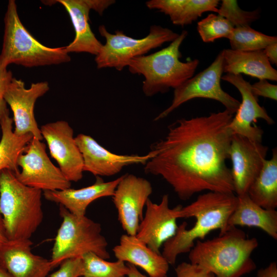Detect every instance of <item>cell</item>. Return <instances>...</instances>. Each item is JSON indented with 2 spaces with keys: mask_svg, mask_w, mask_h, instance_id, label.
<instances>
[{
  "mask_svg": "<svg viewBox=\"0 0 277 277\" xmlns=\"http://www.w3.org/2000/svg\"><path fill=\"white\" fill-rule=\"evenodd\" d=\"M70 17L75 31L73 41L65 46L68 53L85 52L96 55L103 44L92 31L89 23V12L93 10L92 0H57Z\"/></svg>",
  "mask_w": 277,
  "mask_h": 277,
  "instance_id": "cell-21",
  "label": "cell"
},
{
  "mask_svg": "<svg viewBox=\"0 0 277 277\" xmlns=\"http://www.w3.org/2000/svg\"><path fill=\"white\" fill-rule=\"evenodd\" d=\"M121 179L104 182L100 176H96L92 185L80 189L71 188L62 190L45 191L43 195L46 200L58 204L71 213L77 215H86L88 206L96 200L112 196Z\"/></svg>",
  "mask_w": 277,
  "mask_h": 277,
  "instance_id": "cell-20",
  "label": "cell"
},
{
  "mask_svg": "<svg viewBox=\"0 0 277 277\" xmlns=\"http://www.w3.org/2000/svg\"><path fill=\"white\" fill-rule=\"evenodd\" d=\"M12 73L0 63V121L3 115L8 110L4 98L6 88L13 78Z\"/></svg>",
  "mask_w": 277,
  "mask_h": 277,
  "instance_id": "cell-34",
  "label": "cell"
},
{
  "mask_svg": "<svg viewBox=\"0 0 277 277\" xmlns=\"http://www.w3.org/2000/svg\"><path fill=\"white\" fill-rule=\"evenodd\" d=\"M62 222L52 250L50 262L53 268L64 261L81 258L93 253L107 260L110 258L108 242L102 234L101 225L85 215L77 216L60 205Z\"/></svg>",
  "mask_w": 277,
  "mask_h": 277,
  "instance_id": "cell-7",
  "label": "cell"
},
{
  "mask_svg": "<svg viewBox=\"0 0 277 277\" xmlns=\"http://www.w3.org/2000/svg\"><path fill=\"white\" fill-rule=\"evenodd\" d=\"M82 277H126L128 272L127 263L120 261L110 262L93 253L82 257Z\"/></svg>",
  "mask_w": 277,
  "mask_h": 277,
  "instance_id": "cell-26",
  "label": "cell"
},
{
  "mask_svg": "<svg viewBox=\"0 0 277 277\" xmlns=\"http://www.w3.org/2000/svg\"><path fill=\"white\" fill-rule=\"evenodd\" d=\"M187 34V31L183 30L167 47L129 62L127 67L130 73L144 76L142 90L146 96L175 89L193 76L199 61L183 62L180 60V48Z\"/></svg>",
  "mask_w": 277,
  "mask_h": 277,
  "instance_id": "cell-5",
  "label": "cell"
},
{
  "mask_svg": "<svg viewBox=\"0 0 277 277\" xmlns=\"http://www.w3.org/2000/svg\"><path fill=\"white\" fill-rule=\"evenodd\" d=\"M30 239L9 240L0 247V265L12 277H47L50 260L32 252Z\"/></svg>",
  "mask_w": 277,
  "mask_h": 277,
  "instance_id": "cell-18",
  "label": "cell"
},
{
  "mask_svg": "<svg viewBox=\"0 0 277 277\" xmlns=\"http://www.w3.org/2000/svg\"><path fill=\"white\" fill-rule=\"evenodd\" d=\"M223 52V72L243 73L260 80L277 81V71L274 69L263 50L243 51L227 49Z\"/></svg>",
  "mask_w": 277,
  "mask_h": 277,
  "instance_id": "cell-22",
  "label": "cell"
},
{
  "mask_svg": "<svg viewBox=\"0 0 277 277\" xmlns=\"http://www.w3.org/2000/svg\"><path fill=\"white\" fill-rule=\"evenodd\" d=\"M71 60L65 47L51 48L36 40L19 18L15 1L8 2L4 16V32L0 63L27 68L58 65Z\"/></svg>",
  "mask_w": 277,
  "mask_h": 277,
  "instance_id": "cell-6",
  "label": "cell"
},
{
  "mask_svg": "<svg viewBox=\"0 0 277 277\" xmlns=\"http://www.w3.org/2000/svg\"><path fill=\"white\" fill-rule=\"evenodd\" d=\"M234 27L225 18L217 14H210L197 24L198 33L205 43H211L221 38L229 39Z\"/></svg>",
  "mask_w": 277,
  "mask_h": 277,
  "instance_id": "cell-29",
  "label": "cell"
},
{
  "mask_svg": "<svg viewBox=\"0 0 277 277\" xmlns=\"http://www.w3.org/2000/svg\"><path fill=\"white\" fill-rule=\"evenodd\" d=\"M46 149L44 143L33 137L18 158L17 165L21 170L16 177L25 185L42 191L70 188L71 182L52 163Z\"/></svg>",
  "mask_w": 277,
  "mask_h": 277,
  "instance_id": "cell-10",
  "label": "cell"
},
{
  "mask_svg": "<svg viewBox=\"0 0 277 277\" xmlns=\"http://www.w3.org/2000/svg\"><path fill=\"white\" fill-rule=\"evenodd\" d=\"M176 277H215L211 272L190 262H183L175 268Z\"/></svg>",
  "mask_w": 277,
  "mask_h": 277,
  "instance_id": "cell-32",
  "label": "cell"
},
{
  "mask_svg": "<svg viewBox=\"0 0 277 277\" xmlns=\"http://www.w3.org/2000/svg\"><path fill=\"white\" fill-rule=\"evenodd\" d=\"M180 206L170 208L168 194L163 195L159 204L149 199L135 235L153 250L160 253L164 244L176 233V212Z\"/></svg>",
  "mask_w": 277,
  "mask_h": 277,
  "instance_id": "cell-17",
  "label": "cell"
},
{
  "mask_svg": "<svg viewBox=\"0 0 277 277\" xmlns=\"http://www.w3.org/2000/svg\"><path fill=\"white\" fill-rule=\"evenodd\" d=\"M223 60L222 50L209 66L175 89L171 104L154 121L165 118L183 104L195 98L218 101L224 105L225 109L233 114L235 113L240 102L224 91L221 86Z\"/></svg>",
  "mask_w": 277,
  "mask_h": 277,
  "instance_id": "cell-9",
  "label": "cell"
},
{
  "mask_svg": "<svg viewBox=\"0 0 277 277\" xmlns=\"http://www.w3.org/2000/svg\"><path fill=\"white\" fill-rule=\"evenodd\" d=\"M219 2L217 0H180L170 20L176 25L184 26L190 24L206 12L217 13Z\"/></svg>",
  "mask_w": 277,
  "mask_h": 277,
  "instance_id": "cell-28",
  "label": "cell"
},
{
  "mask_svg": "<svg viewBox=\"0 0 277 277\" xmlns=\"http://www.w3.org/2000/svg\"><path fill=\"white\" fill-rule=\"evenodd\" d=\"M236 202L234 193L208 191L190 204L181 206L176 212L177 219L194 217L195 222L189 229L186 222L178 226L175 235L163 245L161 254L169 264L174 265L180 254L189 252L196 241L203 240L211 231L225 232Z\"/></svg>",
  "mask_w": 277,
  "mask_h": 277,
  "instance_id": "cell-2",
  "label": "cell"
},
{
  "mask_svg": "<svg viewBox=\"0 0 277 277\" xmlns=\"http://www.w3.org/2000/svg\"><path fill=\"white\" fill-rule=\"evenodd\" d=\"M252 94L256 97L262 96L274 101L277 100V86L270 84L267 80H260L251 85Z\"/></svg>",
  "mask_w": 277,
  "mask_h": 277,
  "instance_id": "cell-33",
  "label": "cell"
},
{
  "mask_svg": "<svg viewBox=\"0 0 277 277\" xmlns=\"http://www.w3.org/2000/svg\"><path fill=\"white\" fill-rule=\"evenodd\" d=\"M221 80L234 86L242 97V102L228 126L232 134H239L252 142L262 143L263 131L254 123L260 118L269 125L274 122L265 109L260 105L258 97L252 94L251 84L241 74H226L222 76Z\"/></svg>",
  "mask_w": 277,
  "mask_h": 277,
  "instance_id": "cell-15",
  "label": "cell"
},
{
  "mask_svg": "<svg viewBox=\"0 0 277 277\" xmlns=\"http://www.w3.org/2000/svg\"><path fill=\"white\" fill-rule=\"evenodd\" d=\"M233 115L225 109L172 123L166 135L152 144L145 172L161 176L183 201L203 191L234 193L226 165Z\"/></svg>",
  "mask_w": 277,
  "mask_h": 277,
  "instance_id": "cell-1",
  "label": "cell"
},
{
  "mask_svg": "<svg viewBox=\"0 0 277 277\" xmlns=\"http://www.w3.org/2000/svg\"><path fill=\"white\" fill-rule=\"evenodd\" d=\"M152 192L151 184L147 180L129 173L121 176L112 197L118 221L126 234H136Z\"/></svg>",
  "mask_w": 277,
  "mask_h": 277,
  "instance_id": "cell-11",
  "label": "cell"
},
{
  "mask_svg": "<svg viewBox=\"0 0 277 277\" xmlns=\"http://www.w3.org/2000/svg\"><path fill=\"white\" fill-rule=\"evenodd\" d=\"M83 160V170L96 176H110L119 173L125 167L145 165L152 157L145 155L117 154L104 148L91 136L79 134L75 137Z\"/></svg>",
  "mask_w": 277,
  "mask_h": 277,
  "instance_id": "cell-16",
  "label": "cell"
},
{
  "mask_svg": "<svg viewBox=\"0 0 277 277\" xmlns=\"http://www.w3.org/2000/svg\"><path fill=\"white\" fill-rule=\"evenodd\" d=\"M229 40L231 49L250 51L263 50L268 45L277 42V37L265 34L247 26L234 27Z\"/></svg>",
  "mask_w": 277,
  "mask_h": 277,
  "instance_id": "cell-27",
  "label": "cell"
},
{
  "mask_svg": "<svg viewBox=\"0 0 277 277\" xmlns=\"http://www.w3.org/2000/svg\"><path fill=\"white\" fill-rule=\"evenodd\" d=\"M258 228L271 238L277 239V211L267 209L253 202L247 193L236 195L234 210L228 221V226Z\"/></svg>",
  "mask_w": 277,
  "mask_h": 277,
  "instance_id": "cell-23",
  "label": "cell"
},
{
  "mask_svg": "<svg viewBox=\"0 0 277 277\" xmlns=\"http://www.w3.org/2000/svg\"><path fill=\"white\" fill-rule=\"evenodd\" d=\"M49 90L47 82L32 83L28 88L21 80L13 77L5 92L4 98L13 115L14 133L17 135L31 133L33 137L43 138L34 116L36 100Z\"/></svg>",
  "mask_w": 277,
  "mask_h": 277,
  "instance_id": "cell-13",
  "label": "cell"
},
{
  "mask_svg": "<svg viewBox=\"0 0 277 277\" xmlns=\"http://www.w3.org/2000/svg\"><path fill=\"white\" fill-rule=\"evenodd\" d=\"M13 118L8 110L0 121L2 137L0 140V172L9 170L16 174L19 171L17 160L33 136L31 133L17 135L13 130Z\"/></svg>",
  "mask_w": 277,
  "mask_h": 277,
  "instance_id": "cell-25",
  "label": "cell"
},
{
  "mask_svg": "<svg viewBox=\"0 0 277 277\" xmlns=\"http://www.w3.org/2000/svg\"><path fill=\"white\" fill-rule=\"evenodd\" d=\"M112 251L117 260L138 267L149 277H166L169 264L161 253L148 247L136 235L123 234Z\"/></svg>",
  "mask_w": 277,
  "mask_h": 277,
  "instance_id": "cell-19",
  "label": "cell"
},
{
  "mask_svg": "<svg viewBox=\"0 0 277 277\" xmlns=\"http://www.w3.org/2000/svg\"><path fill=\"white\" fill-rule=\"evenodd\" d=\"M263 50L270 63L276 65L277 42L268 45Z\"/></svg>",
  "mask_w": 277,
  "mask_h": 277,
  "instance_id": "cell-36",
  "label": "cell"
},
{
  "mask_svg": "<svg viewBox=\"0 0 277 277\" xmlns=\"http://www.w3.org/2000/svg\"><path fill=\"white\" fill-rule=\"evenodd\" d=\"M98 31L106 42L95 56L97 68H113L118 71L127 66L132 58L144 55L165 43L172 42L180 34L159 25L151 26L149 33L141 38L128 36L121 30L111 33L104 25L100 26Z\"/></svg>",
  "mask_w": 277,
  "mask_h": 277,
  "instance_id": "cell-8",
  "label": "cell"
},
{
  "mask_svg": "<svg viewBox=\"0 0 277 277\" xmlns=\"http://www.w3.org/2000/svg\"><path fill=\"white\" fill-rule=\"evenodd\" d=\"M256 277H277L276 263L271 262L266 267L260 269Z\"/></svg>",
  "mask_w": 277,
  "mask_h": 277,
  "instance_id": "cell-35",
  "label": "cell"
},
{
  "mask_svg": "<svg viewBox=\"0 0 277 277\" xmlns=\"http://www.w3.org/2000/svg\"><path fill=\"white\" fill-rule=\"evenodd\" d=\"M83 262L82 258L69 259L64 261L58 270L50 275V277H82Z\"/></svg>",
  "mask_w": 277,
  "mask_h": 277,
  "instance_id": "cell-31",
  "label": "cell"
},
{
  "mask_svg": "<svg viewBox=\"0 0 277 277\" xmlns=\"http://www.w3.org/2000/svg\"><path fill=\"white\" fill-rule=\"evenodd\" d=\"M0 277H12V276L0 265Z\"/></svg>",
  "mask_w": 277,
  "mask_h": 277,
  "instance_id": "cell-39",
  "label": "cell"
},
{
  "mask_svg": "<svg viewBox=\"0 0 277 277\" xmlns=\"http://www.w3.org/2000/svg\"><path fill=\"white\" fill-rule=\"evenodd\" d=\"M127 264L128 266L127 277H149L141 273L136 267L130 264L127 263Z\"/></svg>",
  "mask_w": 277,
  "mask_h": 277,
  "instance_id": "cell-38",
  "label": "cell"
},
{
  "mask_svg": "<svg viewBox=\"0 0 277 277\" xmlns=\"http://www.w3.org/2000/svg\"><path fill=\"white\" fill-rule=\"evenodd\" d=\"M42 196L12 171L0 172V214L9 240L30 239L43 220Z\"/></svg>",
  "mask_w": 277,
  "mask_h": 277,
  "instance_id": "cell-4",
  "label": "cell"
},
{
  "mask_svg": "<svg viewBox=\"0 0 277 277\" xmlns=\"http://www.w3.org/2000/svg\"><path fill=\"white\" fill-rule=\"evenodd\" d=\"M9 241L7 237L3 218L0 214V247Z\"/></svg>",
  "mask_w": 277,
  "mask_h": 277,
  "instance_id": "cell-37",
  "label": "cell"
},
{
  "mask_svg": "<svg viewBox=\"0 0 277 277\" xmlns=\"http://www.w3.org/2000/svg\"><path fill=\"white\" fill-rule=\"evenodd\" d=\"M40 130L51 156L66 179L71 182L81 180L84 172L83 157L69 123L57 121L42 125Z\"/></svg>",
  "mask_w": 277,
  "mask_h": 277,
  "instance_id": "cell-12",
  "label": "cell"
},
{
  "mask_svg": "<svg viewBox=\"0 0 277 277\" xmlns=\"http://www.w3.org/2000/svg\"><path fill=\"white\" fill-rule=\"evenodd\" d=\"M258 246L255 238H248L237 227H229L212 239L196 241L188 258L215 277H242L255 269L251 254Z\"/></svg>",
  "mask_w": 277,
  "mask_h": 277,
  "instance_id": "cell-3",
  "label": "cell"
},
{
  "mask_svg": "<svg viewBox=\"0 0 277 277\" xmlns=\"http://www.w3.org/2000/svg\"><path fill=\"white\" fill-rule=\"evenodd\" d=\"M268 151L262 143L252 142L239 134L231 136L229 159L231 161V173L234 192L236 195L247 193L260 172Z\"/></svg>",
  "mask_w": 277,
  "mask_h": 277,
  "instance_id": "cell-14",
  "label": "cell"
},
{
  "mask_svg": "<svg viewBox=\"0 0 277 277\" xmlns=\"http://www.w3.org/2000/svg\"><path fill=\"white\" fill-rule=\"evenodd\" d=\"M247 194L258 205L267 209L277 207V151L272 150L270 159L265 160L263 166L250 186Z\"/></svg>",
  "mask_w": 277,
  "mask_h": 277,
  "instance_id": "cell-24",
  "label": "cell"
},
{
  "mask_svg": "<svg viewBox=\"0 0 277 277\" xmlns=\"http://www.w3.org/2000/svg\"><path fill=\"white\" fill-rule=\"evenodd\" d=\"M217 13L227 19L234 27L250 26L259 19L260 11L255 10L251 11L241 9L236 1L223 0Z\"/></svg>",
  "mask_w": 277,
  "mask_h": 277,
  "instance_id": "cell-30",
  "label": "cell"
}]
</instances>
